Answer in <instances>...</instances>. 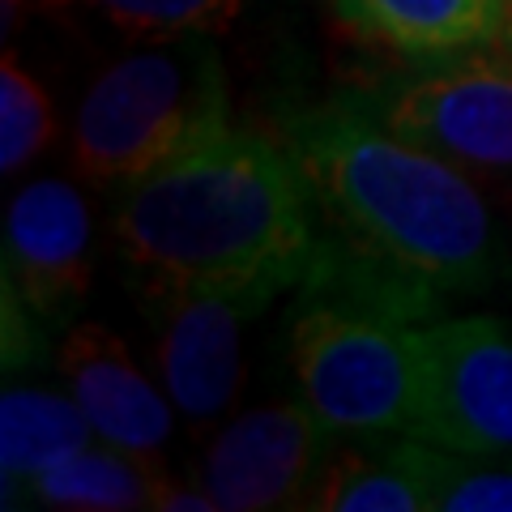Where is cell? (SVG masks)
<instances>
[{
  "mask_svg": "<svg viewBox=\"0 0 512 512\" xmlns=\"http://www.w3.org/2000/svg\"><path fill=\"white\" fill-rule=\"evenodd\" d=\"M504 39H508V47H512V9H508V30H504Z\"/></svg>",
  "mask_w": 512,
  "mask_h": 512,
  "instance_id": "18",
  "label": "cell"
},
{
  "mask_svg": "<svg viewBox=\"0 0 512 512\" xmlns=\"http://www.w3.org/2000/svg\"><path fill=\"white\" fill-rule=\"evenodd\" d=\"M227 116L231 90L214 39H150L86 86L73 116V167L124 188L231 128Z\"/></svg>",
  "mask_w": 512,
  "mask_h": 512,
  "instance_id": "3",
  "label": "cell"
},
{
  "mask_svg": "<svg viewBox=\"0 0 512 512\" xmlns=\"http://www.w3.org/2000/svg\"><path fill=\"white\" fill-rule=\"evenodd\" d=\"M295 393L338 436H410L419 419V325L295 291L286 320Z\"/></svg>",
  "mask_w": 512,
  "mask_h": 512,
  "instance_id": "4",
  "label": "cell"
},
{
  "mask_svg": "<svg viewBox=\"0 0 512 512\" xmlns=\"http://www.w3.org/2000/svg\"><path fill=\"white\" fill-rule=\"evenodd\" d=\"M338 18L414 60L478 52L508 30L512 0H333Z\"/></svg>",
  "mask_w": 512,
  "mask_h": 512,
  "instance_id": "11",
  "label": "cell"
},
{
  "mask_svg": "<svg viewBox=\"0 0 512 512\" xmlns=\"http://www.w3.org/2000/svg\"><path fill=\"white\" fill-rule=\"evenodd\" d=\"M427 495L444 512H512V470L495 466V457L427 444Z\"/></svg>",
  "mask_w": 512,
  "mask_h": 512,
  "instance_id": "17",
  "label": "cell"
},
{
  "mask_svg": "<svg viewBox=\"0 0 512 512\" xmlns=\"http://www.w3.org/2000/svg\"><path fill=\"white\" fill-rule=\"evenodd\" d=\"M94 436L86 410L77 397L9 384L0 397V478H5V508L18 504V491L39 470L56 466L73 448H82Z\"/></svg>",
  "mask_w": 512,
  "mask_h": 512,
  "instance_id": "13",
  "label": "cell"
},
{
  "mask_svg": "<svg viewBox=\"0 0 512 512\" xmlns=\"http://www.w3.org/2000/svg\"><path fill=\"white\" fill-rule=\"evenodd\" d=\"M427 444L512 457V325L500 316H436L419 325V419Z\"/></svg>",
  "mask_w": 512,
  "mask_h": 512,
  "instance_id": "6",
  "label": "cell"
},
{
  "mask_svg": "<svg viewBox=\"0 0 512 512\" xmlns=\"http://www.w3.org/2000/svg\"><path fill=\"white\" fill-rule=\"evenodd\" d=\"M274 299L269 286H175L146 295L158 329V384L192 431L227 419L244 384V329Z\"/></svg>",
  "mask_w": 512,
  "mask_h": 512,
  "instance_id": "7",
  "label": "cell"
},
{
  "mask_svg": "<svg viewBox=\"0 0 512 512\" xmlns=\"http://www.w3.org/2000/svg\"><path fill=\"white\" fill-rule=\"evenodd\" d=\"M308 508L333 512H427V440L406 436L397 444L359 448L329 461Z\"/></svg>",
  "mask_w": 512,
  "mask_h": 512,
  "instance_id": "14",
  "label": "cell"
},
{
  "mask_svg": "<svg viewBox=\"0 0 512 512\" xmlns=\"http://www.w3.org/2000/svg\"><path fill=\"white\" fill-rule=\"evenodd\" d=\"M124 35L141 39H175V35H218L227 30L244 0H82Z\"/></svg>",
  "mask_w": 512,
  "mask_h": 512,
  "instance_id": "16",
  "label": "cell"
},
{
  "mask_svg": "<svg viewBox=\"0 0 512 512\" xmlns=\"http://www.w3.org/2000/svg\"><path fill=\"white\" fill-rule=\"evenodd\" d=\"M90 205L69 180L43 175L9 201L5 286L22 295L47 329L73 325L90 295Z\"/></svg>",
  "mask_w": 512,
  "mask_h": 512,
  "instance_id": "9",
  "label": "cell"
},
{
  "mask_svg": "<svg viewBox=\"0 0 512 512\" xmlns=\"http://www.w3.org/2000/svg\"><path fill=\"white\" fill-rule=\"evenodd\" d=\"M316 222V201L286 146L222 128L124 184L111 239L141 299L175 286H269L282 295L312 269Z\"/></svg>",
  "mask_w": 512,
  "mask_h": 512,
  "instance_id": "2",
  "label": "cell"
},
{
  "mask_svg": "<svg viewBox=\"0 0 512 512\" xmlns=\"http://www.w3.org/2000/svg\"><path fill=\"white\" fill-rule=\"evenodd\" d=\"M372 116L470 175H512V56H436L359 94Z\"/></svg>",
  "mask_w": 512,
  "mask_h": 512,
  "instance_id": "5",
  "label": "cell"
},
{
  "mask_svg": "<svg viewBox=\"0 0 512 512\" xmlns=\"http://www.w3.org/2000/svg\"><path fill=\"white\" fill-rule=\"evenodd\" d=\"M282 146L329 235L440 299H478L512 282V235L474 175L384 128L359 94L286 111Z\"/></svg>",
  "mask_w": 512,
  "mask_h": 512,
  "instance_id": "1",
  "label": "cell"
},
{
  "mask_svg": "<svg viewBox=\"0 0 512 512\" xmlns=\"http://www.w3.org/2000/svg\"><path fill=\"white\" fill-rule=\"evenodd\" d=\"M56 128V107L18 56L0 64V171L18 175L39 158Z\"/></svg>",
  "mask_w": 512,
  "mask_h": 512,
  "instance_id": "15",
  "label": "cell"
},
{
  "mask_svg": "<svg viewBox=\"0 0 512 512\" xmlns=\"http://www.w3.org/2000/svg\"><path fill=\"white\" fill-rule=\"evenodd\" d=\"M60 376L86 410L99 440L133 453H163L175 431V406L163 384H154L120 333L103 320H73L60 342Z\"/></svg>",
  "mask_w": 512,
  "mask_h": 512,
  "instance_id": "10",
  "label": "cell"
},
{
  "mask_svg": "<svg viewBox=\"0 0 512 512\" xmlns=\"http://www.w3.org/2000/svg\"><path fill=\"white\" fill-rule=\"evenodd\" d=\"M171 478L158 461L111 440H90L60 457L56 466L39 470L18 491V504L64 508V512H133V508H163Z\"/></svg>",
  "mask_w": 512,
  "mask_h": 512,
  "instance_id": "12",
  "label": "cell"
},
{
  "mask_svg": "<svg viewBox=\"0 0 512 512\" xmlns=\"http://www.w3.org/2000/svg\"><path fill=\"white\" fill-rule=\"evenodd\" d=\"M333 436L338 431L320 423L303 397L252 406L214 431L192 483L222 512L308 508L329 470Z\"/></svg>",
  "mask_w": 512,
  "mask_h": 512,
  "instance_id": "8",
  "label": "cell"
}]
</instances>
